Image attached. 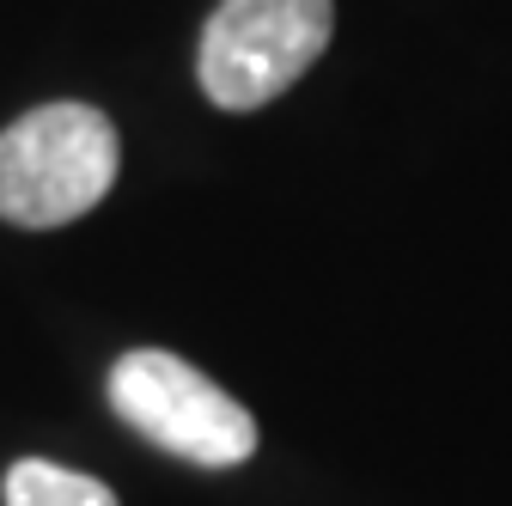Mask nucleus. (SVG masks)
I'll list each match as a JSON object with an SVG mask.
<instances>
[{"mask_svg":"<svg viewBox=\"0 0 512 506\" xmlns=\"http://www.w3.org/2000/svg\"><path fill=\"white\" fill-rule=\"evenodd\" d=\"M110 409L141 439H153L159 452L202 470H232L256 452L250 409L171 348L122 354L110 366Z\"/></svg>","mask_w":512,"mask_h":506,"instance_id":"2","label":"nucleus"},{"mask_svg":"<svg viewBox=\"0 0 512 506\" xmlns=\"http://www.w3.org/2000/svg\"><path fill=\"white\" fill-rule=\"evenodd\" d=\"M0 494H7V506H116V494L98 476L61 470L49 458H19L0 482Z\"/></svg>","mask_w":512,"mask_h":506,"instance_id":"4","label":"nucleus"},{"mask_svg":"<svg viewBox=\"0 0 512 506\" xmlns=\"http://www.w3.org/2000/svg\"><path fill=\"white\" fill-rule=\"evenodd\" d=\"M336 0H220L202 25L196 80L220 110H263L330 49Z\"/></svg>","mask_w":512,"mask_h":506,"instance_id":"3","label":"nucleus"},{"mask_svg":"<svg viewBox=\"0 0 512 506\" xmlns=\"http://www.w3.org/2000/svg\"><path fill=\"white\" fill-rule=\"evenodd\" d=\"M122 165L116 122L98 104L61 98L25 110L13 129H0V220L25 232H55L92 214Z\"/></svg>","mask_w":512,"mask_h":506,"instance_id":"1","label":"nucleus"}]
</instances>
